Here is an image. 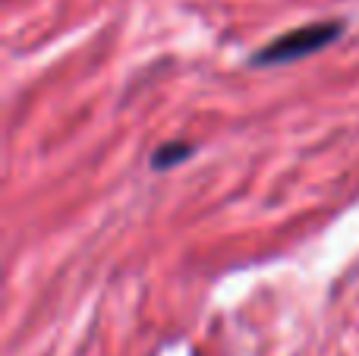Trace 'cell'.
I'll use <instances>...</instances> for the list:
<instances>
[{
    "mask_svg": "<svg viewBox=\"0 0 359 356\" xmlns=\"http://www.w3.org/2000/svg\"><path fill=\"white\" fill-rule=\"evenodd\" d=\"M344 32H347L344 19H318V22L297 25V29L271 38L268 44H262V48L249 57V63H252V67H287V63H297V60H303V57H312L322 48L334 44Z\"/></svg>",
    "mask_w": 359,
    "mask_h": 356,
    "instance_id": "6da1fadb",
    "label": "cell"
},
{
    "mask_svg": "<svg viewBox=\"0 0 359 356\" xmlns=\"http://www.w3.org/2000/svg\"><path fill=\"white\" fill-rule=\"evenodd\" d=\"M196 155V145L192 142H183V139H170V142H164V145H158L155 151H151V158H149V164L155 170H174L177 164H186L189 158Z\"/></svg>",
    "mask_w": 359,
    "mask_h": 356,
    "instance_id": "7a4b0ae2",
    "label": "cell"
}]
</instances>
